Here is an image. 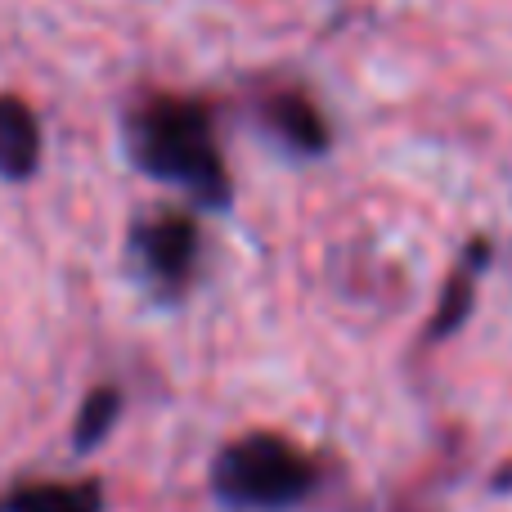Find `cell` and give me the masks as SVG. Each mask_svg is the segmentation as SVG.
Segmentation results:
<instances>
[{"label":"cell","instance_id":"obj_3","mask_svg":"<svg viewBox=\"0 0 512 512\" xmlns=\"http://www.w3.org/2000/svg\"><path fill=\"white\" fill-rule=\"evenodd\" d=\"M198 252H203V234L189 212L162 207L131 225V261L140 279L162 297H180L189 288V279L198 274Z\"/></svg>","mask_w":512,"mask_h":512},{"label":"cell","instance_id":"obj_7","mask_svg":"<svg viewBox=\"0 0 512 512\" xmlns=\"http://www.w3.org/2000/svg\"><path fill=\"white\" fill-rule=\"evenodd\" d=\"M104 508V490L99 481H32L18 486L14 495L0 504V512H99Z\"/></svg>","mask_w":512,"mask_h":512},{"label":"cell","instance_id":"obj_1","mask_svg":"<svg viewBox=\"0 0 512 512\" xmlns=\"http://www.w3.org/2000/svg\"><path fill=\"white\" fill-rule=\"evenodd\" d=\"M126 153L144 176L176 185L203 212H225L234 203V180L212 135V113L198 99L158 95L126 117Z\"/></svg>","mask_w":512,"mask_h":512},{"label":"cell","instance_id":"obj_6","mask_svg":"<svg viewBox=\"0 0 512 512\" xmlns=\"http://www.w3.org/2000/svg\"><path fill=\"white\" fill-rule=\"evenodd\" d=\"M486 261H490V248L477 239L468 248V256H463V265L450 274V283H445L441 306H436L432 324H427V342H441V337L463 328V319L472 315V301H477V274L486 270Z\"/></svg>","mask_w":512,"mask_h":512},{"label":"cell","instance_id":"obj_2","mask_svg":"<svg viewBox=\"0 0 512 512\" xmlns=\"http://www.w3.org/2000/svg\"><path fill=\"white\" fill-rule=\"evenodd\" d=\"M212 490L234 512H283L315 490V463L288 436L252 432L216 454Z\"/></svg>","mask_w":512,"mask_h":512},{"label":"cell","instance_id":"obj_5","mask_svg":"<svg viewBox=\"0 0 512 512\" xmlns=\"http://www.w3.org/2000/svg\"><path fill=\"white\" fill-rule=\"evenodd\" d=\"M41 167V117L27 99L0 95V180H32Z\"/></svg>","mask_w":512,"mask_h":512},{"label":"cell","instance_id":"obj_9","mask_svg":"<svg viewBox=\"0 0 512 512\" xmlns=\"http://www.w3.org/2000/svg\"><path fill=\"white\" fill-rule=\"evenodd\" d=\"M504 486H512V472H504Z\"/></svg>","mask_w":512,"mask_h":512},{"label":"cell","instance_id":"obj_4","mask_svg":"<svg viewBox=\"0 0 512 512\" xmlns=\"http://www.w3.org/2000/svg\"><path fill=\"white\" fill-rule=\"evenodd\" d=\"M261 126L279 149L297 153V158H319L333 144V131H328L319 104L310 95H301V90H274V95H265Z\"/></svg>","mask_w":512,"mask_h":512},{"label":"cell","instance_id":"obj_8","mask_svg":"<svg viewBox=\"0 0 512 512\" xmlns=\"http://www.w3.org/2000/svg\"><path fill=\"white\" fill-rule=\"evenodd\" d=\"M122 418V391L117 387H95L77 409V423H72V445L77 454H90L108 441L113 423Z\"/></svg>","mask_w":512,"mask_h":512}]
</instances>
